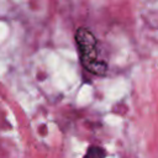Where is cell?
I'll list each match as a JSON object with an SVG mask.
<instances>
[{"mask_svg":"<svg viewBox=\"0 0 158 158\" xmlns=\"http://www.w3.org/2000/svg\"><path fill=\"white\" fill-rule=\"evenodd\" d=\"M75 42L83 67L94 75H105L107 63L101 59L98 41L86 27H79L75 32Z\"/></svg>","mask_w":158,"mask_h":158,"instance_id":"cell-1","label":"cell"},{"mask_svg":"<svg viewBox=\"0 0 158 158\" xmlns=\"http://www.w3.org/2000/svg\"><path fill=\"white\" fill-rule=\"evenodd\" d=\"M83 158H106V152L99 146H91Z\"/></svg>","mask_w":158,"mask_h":158,"instance_id":"cell-2","label":"cell"}]
</instances>
